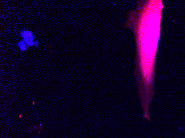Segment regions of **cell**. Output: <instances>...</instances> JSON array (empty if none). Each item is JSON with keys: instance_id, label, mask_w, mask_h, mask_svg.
<instances>
[{"instance_id": "6da1fadb", "label": "cell", "mask_w": 185, "mask_h": 138, "mask_svg": "<svg viewBox=\"0 0 185 138\" xmlns=\"http://www.w3.org/2000/svg\"><path fill=\"white\" fill-rule=\"evenodd\" d=\"M163 6L161 0H141L129 11L125 28L133 33L136 43L135 75L143 118L151 121L149 109L155 94V64Z\"/></svg>"}]
</instances>
